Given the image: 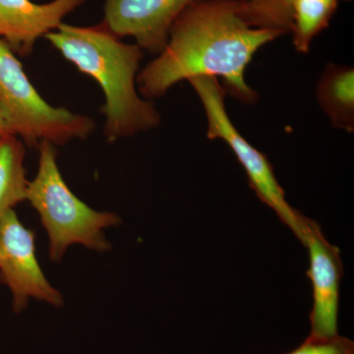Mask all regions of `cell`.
I'll list each match as a JSON object with an SVG mask.
<instances>
[{
	"instance_id": "obj_1",
	"label": "cell",
	"mask_w": 354,
	"mask_h": 354,
	"mask_svg": "<svg viewBox=\"0 0 354 354\" xmlns=\"http://www.w3.org/2000/svg\"><path fill=\"white\" fill-rule=\"evenodd\" d=\"M281 36L251 27L241 0H197L174 23L162 53L139 72V93L156 99L181 81L214 77L237 101L254 104L258 94L245 81L247 66L260 48Z\"/></svg>"
},
{
	"instance_id": "obj_2",
	"label": "cell",
	"mask_w": 354,
	"mask_h": 354,
	"mask_svg": "<svg viewBox=\"0 0 354 354\" xmlns=\"http://www.w3.org/2000/svg\"><path fill=\"white\" fill-rule=\"evenodd\" d=\"M79 71L92 77L102 88L109 142L149 131L158 127L160 115L153 102L137 91V76L144 50L121 41L102 23L92 27L62 23L44 37Z\"/></svg>"
},
{
	"instance_id": "obj_3",
	"label": "cell",
	"mask_w": 354,
	"mask_h": 354,
	"mask_svg": "<svg viewBox=\"0 0 354 354\" xmlns=\"http://www.w3.org/2000/svg\"><path fill=\"white\" fill-rule=\"evenodd\" d=\"M38 174L28 186L27 200L38 212L50 241V259L58 262L69 246L80 244L97 252L111 249L104 230L120 223L111 212L95 211L70 190L60 174L55 146H39Z\"/></svg>"
},
{
	"instance_id": "obj_4",
	"label": "cell",
	"mask_w": 354,
	"mask_h": 354,
	"mask_svg": "<svg viewBox=\"0 0 354 354\" xmlns=\"http://www.w3.org/2000/svg\"><path fill=\"white\" fill-rule=\"evenodd\" d=\"M0 111L12 134L31 147L41 142L65 145L94 132L95 121L44 101L17 55L0 41Z\"/></svg>"
},
{
	"instance_id": "obj_5",
	"label": "cell",
	"mask_w": 354,
	"mask_h": 354,
	"mask_svg": "<svg viewBox=\"0 0 354 354\" xmlns=\"http://www.w3.org/2000/svg\"><path fill=\"white\" fill-rule=\"evenodd\" d=\"M197 93L206 113L209 139H221L230 146L248 176L249 184L257 196L274 209L279 220L299 239L302 214L288 204L286 193L274 176L267 157L251 145L234 127L225 109V88L214 77H198L188 81Z\"/></svg>"
},
{
	"instance_id": "obj_6",
	"label": "cell",
	"mask_w": 354,
	"mask_h": 354,
	"mask_svg": "<svg viewBox=\"0 0 354 354\" xmlns=\"http://www.w3.org/2000/svg\"><path fill=\"white\" fill-rule=\"evenodd\" d=\"M0 283L13 295V309L19 313L30 298L59 307L62 293L50 285L39 265L35 234L10 209L0 218Z\"/></svg>"
},
{
	"instance_id": "obj_7",
	"label": "cell",
	"mask_w": 354,
	"mask_h": 354,
	"mask_svg": "<svg viewBox=\"0 0 354 354\" xmlns=\"http://www.w3.org/2000/svg\"><path fill=\"white\" fill-rule=\"evenodd\" d=\"M299 230V241L309 251L308 277L313 286L310 335L333 337L337 335L339 285L344 274L341 253L327 241L315 221L302 215Z\"/></svg>"
},
{
	"instance_id": "obj_8",
	"label": "cell",
	"mask_w": 354,
	"mask_h": 354,
	"mask_svg": "<svg viewBox=\"0 0 354 354\" xmlns=\"http://www.w3.org/2000/svg\"><path fill=\"white\" fill-rule=\"evenodd\" d=\"M197 0H104L102 24L118 38L132 37L153 55L164 50L169 32L186 7Z\"/></svg>"
},
{
	"instance_id": "obj_9",
	"label": "cell",
	"mask_w": 354,
	"mask_h": 354,
	"mask_svg": "<svg viewBox=\"0 0 354 354\" xmlns=\"http://www.w3.org/2000/svg\"><path fill=\"white\" fill-rule=\"evenodd\" d=\"M85 1L53 0L39 4L32 0H0V41L16 55L28 57L38 39L57 30Z\"/></svg>"
},
{
	"instance_id": "obj_10",
	"label": "cell",
	"mask_w": 354,
	"mask_h": 354,
	"mask_svg": "<svg viewBox=\"0 0 354 354\" xmlns=\"http://www.w3.org/2000/svg\"><path fill=\"white\" fill-rule=\"evenodd\" d=\"M319 106L333 127L354 131V70L351 66L329 64L317 85Z\"/></svg>"
},
{
	"instance_id": "obj_11",
	"label": "cell",
	"mask_w": 354,
	"mask_h": 354,
	"mask_svg": "<svg viewBox=\"0 0 354 354\" xmlns=\"http://www.w3.org/2000/svg\"><path fill=\"white\" fill-rule=\"evenodd\" d=\"M24 160L25 147L19 137H0V218L18 203L27 200L29 183Z\"/></svg>"
},
{
	"instance_id": "obj_12",
	"label": "cell",
	"mask_w": 354,
	"mask_h": 354,
	"mask_svg": "<svg viewBox=\"0 0 354 354\" xmlns=\"http://www.w3.org/2000/svg\"><path fill=\"white\" fill-rule=\"evenodd\" d=\"M339 0H293V44L298 53H307L314 38L327 29Z\"/></svg>"
},
{
	"instance_id": "obj_13",
	"label": "cell",
	"mask_w": 354,
	"mask_h": 354,
	"mask_svg": "<svg viewBox=\"0 0 354 354\" xmlns=\"http://www.w3.org/2000/svg\"><path fill=\"white\" fill-rule=\"evenodd\" d=\"M293 0H241V14L251 27L292 31Z\"/></svg>"
},
{
	"instance_id": "obj_14",
	"label": "cell",
	"mask_w": 354,
	"mask_h": 354,
	"mask_svg": "<svg viewBox=\"0 0 354 354\" xmlns=\"http://www.w3.org/2000/svg\"><path fill=\"white\" fill-rule=\"evenodd\" d=\"M288 354H354V342L339 334L327 337L309 335L301 346Z\"/></svg>"
},
{
	"instance_id": "obj_15",
	"label": "cell",
	"mask_w": 354,
	"mask_h": 354,
	"mask_svg": "<svg viewBox=\"0 0 354 354\" xmlns=\"http://www.w3.org/2000/svg\"><path fill=\"white\" fill-rule=\"evenodd\" d=\"M7 134H12V133H11L8 125H7L3 114L0 111V137L4 136V135Z\"/></svg>"
},
{
	"instance_id": "obj_16",
	"label": "cell",
	"mask_w": 354,
	"mask_h": 354,
	"mask_svg": "<svg viewBox=\"0 0 354 354\" xmlns=\"http://www.w3.org/2000/svg\"><path fill=\"white\" fill-rule=\"evenodd\" d=\"M339 1H341V0H339Z\"/></svg>"
}]
</instances>
